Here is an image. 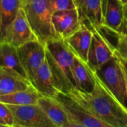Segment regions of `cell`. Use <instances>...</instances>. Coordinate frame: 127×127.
<instances>
[{"label": "cell", "mask_w": 127, "mask_h": 127, "mask_svg": "<svg viewBox=\"0 0 127 127\" xmlns=\"http://www.w3.org/2000/svg\"><path fill=\"white\" fill-rule=\"evenodd\" d=\"M124 18L127 20V2L124 4Z\"/></svg>", "instance_id": "26"}, {"label": "cell", "mask_w": 127, "mask_h": 127, "mask_svg": "<svg viewBox=\"0 0 127 127\" xmlns=\"http://www.w3.org/2000/svg\"><path fill=\"white\" fill-rule=\"evenodd\" d=\"M31 83L0 69V96L27 89Z\"/></svg>", "instance_id": "20"}, {"label": "cell", "mask_w": 127, "mask_h": 127, "mask_svg": "<svg viewBox=\"0 0 127 127\" xmlns=\"http://www.w3.org/2000/svg\"><path fill=\"white\" fill-rule=\"evenodd\" d=\"M47 1L52 13L76 8L74 0H47Z\"/></svg>", "instance_id": "21"}, {"label": "cell", "mask_w": 127, "mask_h": 127, "mask_svg": "<svg viewBox=\"0 0 127 127\" xmlns=\"http://www.w3.org/2000/svg\"><path fill=\"white\" fill-rule=\"evenodd\" d=\"M54 98L65 110L73 127H109L107 124L92 115L68 94L58 91Z\"/></svg>", "instance_id": "5"}, {"label": "cell", "mask_w": 127, "mask_h": 127, "mask_svg": "<svg viewBox=\"0 0 127 127\" xmlns=\"http://www.w3.org/2000/svg\"><path fill=\"white\" fill-rule=\"evenodd\" d=\"M7 105L13 115V127H56L38 104Z\"/></svg>", "instance_id": "6"}, {"label": "cell", "mask_w": 127, "mask_h": 127, "mask_svg": "<svg viewBox=\"0 0 127 127\" xmlns=\"http://www.w3.org/2000/svg\"><path fill=\"white\" fill-rule=\"evenodd\" d=\"M41 96L36 89L30 84L25 89L0 96V102L6 104L19 106L37 104Z\"/></svg>", "instance_id": "19"}, {"label": "cell", "mask_w": 127, "mask_h": 127, "mask_svg": "<svg viewBox=\"0 0 127 127\" xmlns=\"http://www.w3.org/2000/svg\"><path fill=\"white\" fill-rule=\"evenodd\" d=\"M115 51L121 57L127 58V36L118 32V39L115 47Z\"/></svg>", "instance_id": "23"}, {"label": "cell", "mask_w": 127, "mask_h": 127, "mask_svg": "<svg viewBox=\"0 0 127 127\" xmlns=\"http://www.w3.org/2000/svg\"><path fill=\"white\" fill-rule=\"evenodd\" d=\"M33 40H37V39L31 28L25 12L21 7L12 24L7 42L17 48Z\"/></svg>", "instance_id": "12"}, {"label": "cell", "mask_w": 127, "mask_h": 127, "mask_svg": "<svg viewBox=\"0 0 127 127\" xmlns=\"http://www.w3.org/2000/svg\"><path fill=\"white\" fill-rule=\"evenodd\" d=\"M82 24L92 31L103 25L101 0H74Z\"/></svg>", "instance_id": "10"}, {"label": "cell", "mask_w": 127, "mask_h": 127, "mask_svg": "<svg viewBox=\"0 0 127 127\" xmlns=\"http://www.w3.org/2000/svg\"><path fill=\"white\" fill-rule=\"evenodd\" d=\"M115 49L96 29L92 31V36L86 65L93 71L100 69L115 55Z\"/></svg>", "instance_id": "8"}, {"label": "cell", "mask_w": 127, "mask_h": 127, "mask_svg": "<svg viewBox=\"0 0 127 127\" xmlns=\"http://www.w3.org/2000/svg\"><path fill=\"white\" fill-rule=\"evenodd\" d=\"M16 50L21 64L30 82L46 59L45 45L39 40H33L17 47Z\"/></svg>", "instance_id": "7"}, {"label": "cell", "mask_w": 127, "mask_h": 127, "mask_svg": "<svg viewBox=\"0 0 127 127\" xmlns=\"http://www.w3.org/2000/svg\"><path fill=\"white\" fill-rule=\"evenodd\" d=\"M37 104L42 108L56 127H73V124L65 110L54 97L41 96Z\"/></svg>", "instance_id": "15"}, {"label": "cell", "mask_w": 127, "mask_h": 127, "mask_svg": "<svg viewBox=\"0 0 127 127\" xmlns=\"http://www.w3.org/2000/svg\"><path fill=\"white\" fill-rule=\"evenodd\" d=\"M0 124H1V125H2L3 127H6V125L4 124V123L3 122V121H2L1 118H0Z\"/></svg>", "instance_id": "28"}, {"label": "cell", "mask_w": 127, "mask_h": 127, "mask_svg": "<svg viewBox=\"0 0 127 127\" xmlns=\"http://www.w3.org/2000/svg\"><path fill=\"white\" fill-rule=\"evenodd\" d=\"M51 22L57 36L63 40L68 39L82 26L77 7L52 13Z\"/></svg>", "instance_id": "9"}, {"label": "cell", "mask_w": 127, "mask_h": 127, "mask_svg": "<svg viewBox=\"0 0 127 127\" xmlns=\"http://www.w3.org/2000/svg\"><path fill=\"white\" fill-rule=\"evenodd\" d=\"M45 57L49 65L54 87L59 92L67 94L76 88L71 72L74 54L64 40L57 38L45 44Z\"/></svg>", "instance_id": "2"}, {"label": "cell", "mask_w": 127, "mask_h": 127, "mask_svg": "<svg viewBox=\"0 0 127 127\" xmlns=\"http://www.w3.org/2000/svg\"><path fill=\"white\" fill-rule=\"evenodd\" d=\"M0 69L29 82L19 58L16 48L9 42L0 43Z\"/></svg>", "instance_id": "11"}, {"label": "cell", "mask_w": 127, "mask_h": 127, "mask_svg": "<svg viewBox=\"0 0 127 127\" xmlns=\"http://www.w3.org/2000/svg\"><path fill=\"white\" fill-rule=\"evenodd\" d=\"M115 54H117V56H118V59H119V60H120V62L121 63V65H122V67H123V68L124 70V71L126 72V74H127V58L120 56L116 51H115Z\"/></svg>", "instance_id": "24"}, {"label": "cell", "mask_w": 127, "mask_h": 127, "mask_svg": "<svg viewBox=\"0 0 127 127\" xmlns=\"http://www.w3.org/2000/svg\"><path fill=\"white\" fill-rule=\"evenodd\" d=\"M1 1L0 0V25H1Z\"/></svg>", "instance_id": "27"}, {"label": "cell", "mask_w": 127, "mask_h": 127, "mask_svg": "<svg viewBox=\"0 0 127 127\" xmlns=\"http://www.w3.org/2000/svg\"><path fill=\"white\" fill-rule=\"evenodd\" d=\"M92 36V31L82 24L78 31L64 41L74 55L86 63Z\"/></svg>", "instance_id": "13"}, {"label": "cell", "mask_w": 127, "mask_h": 127, "mask_svg": "<svg viewBox=\"0 0 127 127\" xmlns=\"http://www.w3.org/2000/svg\"><path fill=\"white\" fill-rule=\"evenodd\" d=\"M30 83L42 96L48 97L55 96L58 91L54 87L51 71L46 59L39 67Z\"/></svg>", "instance_id": "14"}, {"label": "cell", "mask_w": 127, "mask_h": 127, "mask_svg": "<svg viewBox=\"0 0 127 127\" xmlns=\"http://www.w3.org/2000/svg\"><path fill=\"white\" fill-rule=\"evenodd\" d=\"M121 1H122V3L124 4H126L127 2V0H121Z\"/></svg>", "instance_id": "29"}, {"label": "cell", "mask_w": 127, "mask_h": 127, "mask_svg": "<svg viewBox=\"0 0 127 127\" xmlns=\"http://www.w3.org/2000/svg\"><path fill=\"white\" fill-rule=\"evenodd\" d=\"M118 32L121 33L123 34H125L127 36V19H124L122 24L121 25L120 28L118 30Z\"/></svg>", "instance_id": "25"}, {"label": "cell", "mask_w": 127, "mask_h": 127, "mask_svg": "<svg viewBox=\"0 0 127 127\" xmlns=\"http://www.w3.org/2000/svg\"><path fill=\"white\" fill-rule=\"evenodd\" d=\"M95 72L116 100L127 109L126 75L115 51L114 57Z\"/></svg>", "instance_id": "4"}, {"label": "cell", "mask_w": 127, "mask_h": 127, "mask_svg": "<svg viewBox=\"0 0 127 127\" xmlns=\"http://www.w3.org/2000/svg\"><path fill=\"white\" fill-rule=\"evenodd\" d=\"M22 0H2L1 10L0 43L7 42L12 24L21 7Z\"/></svg>", "instance_id": "17"}, {"label": "cell", "mask_w": 127, "mask_h": 127, "mask_svg": "<svg viewBox=\"0 0 127 127\" xmlns=\"http://www.w3.org/2000/svg\"><path fill=\"white\" fill-rule=\"evenodd\" d=\"M71 72L75 82L76 89L85 92H91L92 91L95 82L92 71L86 63L76 56L74 57Z\"/></svg>", "instance_id": "18"}, {"label": "cell", "mask_w": 127, "mask_h": 127, "mask_svg": "<svg viewBox=\"0 0 127 127\" xmlns=\"http://www.w3.org/2000/svg\"><path fill=\"white\" fill-rule=\"evenodd\" d=\"M103 25L118 31L124 18V4L121 0H101Z\"/></svg>", "instance_id": "16"}, {"label": "cell", "mask_w": 127, "mask_h": 127, "mask_svg": "<svg viewBox=\"0 0 127 127\" xmlns=\"http://www.w3.org/2000/svg\"><path fill=\"white\" fill-rule=\"evenodd\" d=\"M92 74L95 85L91 92L74 88L67 94L109 127H127V109L116 100L97 74L93 71Z\"/></svg>", "instance_id": "1"}, {"label": "cell", "mask_w": 127, "mask_h": 127, "mask_svg": "<svg viewBox=\"0 0 127 127\" xmlns=\"http://www.w3.org/2000/svg\"><path fill=\"white\" fill-rule=\"evenodd\" d=\"M125 72V71H124ZM125 75H126V80H127V74H126V72H125Z\"/></svg>", "instance_id": "30"}, {"label": "cell", "mask_w": 127, "mask_h": 127, "mask_svg": "<svg viewBox=\"0 0 127 127\" xmlns=\"http://www.w3.org/2000/svg\"><path fill=\"white\" fill-rule=\"evenodd\" d=\"M0 118L3 121L6 127H14V119L12 112L6 103L0 102Z\"/></svg>", "instance_id": "22"}, {"label": "cell", "mask_w": 127, "mask_h": 127, "mask_svg": "<svg viewBox=\"0 0 127 127\" xmlns=\"http://www.w3.org/2000/svg\"><path fill=\"white\" fill-rule=\"evenodd\" d=\"M21 7L37 40L45 44L48 40L58 38L53 28L52 12L47 0H22Z\"/></svg>", "instance_id": "3"}, {"label": "cell", "mask_w": 127, "mask_h": 127, "mask_svg": "<svg viewBox=\"0 0 127 127\" xmlns=\"http://www.w3.org/2000/svg\"><path fill=\"white\" fill-rule=\"evenodd\" d=\"M3 127V126H2V125H1V124H0V127Z\"/></svg>", "instance_id": "31"}]
</instances>
